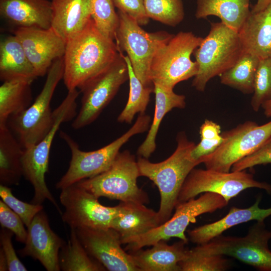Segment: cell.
<instances>
[{
    "instance_id": "6da1fadb",
    "label": "cell",
    "mask_w": 271,
    "mask_h": 271,
    "mask_svg": "<svg viewBox=\"0 0 271 271\" xmlns=\"http://www.w3.org/2000/svg\"><path fill=\"white\" fill-rule=\"evenodd\" d=\"M119 53L115 41L104 36L92 19L80 34L66 43L63 79L68 90H80Z\"/></svg>"
},
{
    "instance_id": "7a4b0ae2",
    "label": "cell",
    "mask_w": 271,
    "mask_h": 271,
    "mask_svg": "<svg viewBox=\"0 0 271 271\" xmlns=\"http://www.w3.org/2000/svg\"><path fill=\"white\" fill-rule=\"evenodd\" d=\"M176 140V150L165 160L154 163L141 157L137 160L140 176L149 178L159 189L161 201L158 213L160 225L172 216L180 190L190 172L202 163L192 156L196 144L188 139L184 131L179 132Z\"/></svg>"
},
{
    "instance_id": "3957f363",
    "label": "cell",
    "mask_w": 271,
    "mask_h": 271,
    "mask_svg": "<svg viewBox=\"0 0 271 271\" xmlns=\"http://www.w3.org/2000/svg\"><path fill=\"white\" fill-rule=\"evenodd\" d=\"M80 91L69 90L62 103L53 111L54 121L48 133L34 146L24 149L22 157L23 176L32 185L34 195L31 203L42 204L46 199L50 201L60 214L61 211L45 182L48 172L51 147L60 125L76 116V99Z\"/></svg>"
},
{
    "instance_id": "277c9868",
    "label": "cell",
    "mask_w": 271,
    "mask_h": 271,
    "mask_svg": "<svg viewBox=\"0 0 271 271\" xmlns=\"http://www.w3.org/2000/svg\"><path fill=\"white\" fill-rule=\"evenodd\" d=\"M150 122L149 115L141 113L133 125L120 137L103 147L89 152L81 151L70 136L61 131L60 136L68 146L71 158L67 172L56 184L57 189L62 190L107 170L122 146L133 136L147 130Z\"/></svg>"
},
{
    "instance_id": "5b68a950",
    "label": "cell",
    "mask_w": 271,
    "mask_h": 271,
    "mask_svg": "<svg viewBox=\"0 0 271 271\" xmlns=\"http://www.w3.org/2000/svg\"><path fill=\"white\" fill-rule=\"evenodd\" d=\"M243 53L237 32L221 22H210L208 34L193 53L199 70L192 86L199 91H204L211 79L232 67Z\"/></svg>"
},
{
    "instance_id": "8992f818",
    "label": "cell",
    "mask_w": 271,
    "mask_h": 271,
    "mask_svg": "<svg viewBox=\"0 0 271 271\" xmlns=\"http://www.w3.org/2000/svg\"><path fill=\"white\" fill-rule=\"evenodd\" d=\"M64 66L63 57L55 60L34 102L25 110L12 115L8 120V126L24 149L39 143L52 126L54 116L50 104L57 85L63 79Z\"/></svg>"
},
{
    "instance_id": "52a82bcc",
    "label": "cell",
    "mask_w": 271,
    "mask_h": 271,
    "mask_svg": "<svg viewBox=\"0 0 271 271\" xmlns=\"http://www.w3.org/2000/svg\"><path fill=\"white\" fill-rule=\"evenodd\" d=\"M203 38L192 32H180L155 53L150 67V78L153 84L173 89L178 83L194 77L198 73V63L191 56L202 43Z\"/></svg>"
},
{
    "instance_id": "ba28073f",
    "label": "cell",
    "mask_w": 271,
    "mask_h": 271,
    "mask_svg": "<svg viewBox=\"0 0 271 271\" xmlns=\"http://www.w3.org/2000/svg\"><path fill=\"white\" fill-rule=\"evenodd\" d=\"M140 176L135 156L125 150L118 154L107 170L76 184L98 198L145 204L149 202V198L138 186L137 179Z\"/></svg>"
},
{
    "instance_id": "9c48e42d",
    "label": "cell",
    "mask_w": 271,
    "mask_h": 271,
    "mask_svg": "<svg viewBox=\"0 0 271 271\" xmlns=\"http://www.w3.org/2000/svg\"><path fill=\"white\" fill-rule=\"evenodd\" d=\"M228 203L221 195L206 192L197 198L178 203L175 212L167 221L143 234L122 241L127 244L125 250L129 252L152 246L161 241L176 237L188 243L185 231L191 223H195L200 215L212 213L227 205Z\"/></svg>"
},
{
    "instance_id": "30bf717a",
    "label": "cell",
    "mask_w": 271,
    "mask_h": 271,
    "mask_svg": "<svg viewBox=\"0 0 271 271\" xmlns=\"http://www.w3.org/2000/svg\"><path fill=\"white\" fill-rule=\"evenodd\" d=\"M270 239L271 231L264 221H256L244 236L221 234L191 249L202 254L231 256L258 270L271 271Z\"/></svg>"
},
{
    "instance_id": "8fae6325",
    "label": "cell",
    "mask_w": 271,
    "mask_h": 271,
    "mask_svg": "<svg viewBox=\"0 0 271 271\" xmlns=\"http://www.w3.org/2000/svg\"><path fill=\"white\" fill-rule=\"evenodd\" d=\"M117 13L119 21L114 41L118 51L127 54L134 74L144 85L154 86L150 78L153 58L174 35L163 31L147 32L124 12Z\"/></svg>"
},
{
    "instance_id": "7c38bea8",
    "label": "cell",
    "mask_w": 271,
    "mask_h": 271,
    "mask_svg": "<svg viewBox=\"0 0 271 271\" xmlns=\"http://www.w3.org/2000/svg\"><path fill=\"white\" fill-rule=\"evenodd\" d=\"M252 188L262 189L271 195L270 184L256 180L253 174L245 170L224 172L194 168L183 183L177 203L206 192L219 194L228 203L243 190Z\"/></svg>"
},
{
    "instance_id": "4fadbf2b",
    "label": "cell",
    "mask_w": 271,
    "mask_h": 271,
    "mask_svg": "<svg viewBox=\"0 0 271 271\" xmlns=\"http://www.w3.org/2000/svg\"><path fill=\"white\" fill-rule=\"evenodd\" d=\"M223 141L202 159L207 169L228 172L232 166L257 150L271 137V121L259 125L250 120L221 133Z\"/></svg>"
},
{
    "instance_id": "5bb4252c",
    "label": "cell",
    "mask_w": 271,
    "mask_h": 271,
    "mask_svg": "<svg viewBox=\"0 0 271 271\" xmlns=\"http://www.w3.org/2000/svg\"><path fill=\"white\" fill-rule=\"evenodd\" d=\"M80 90L83 95L79 113L72 122L73 128H83L94 121L115 96L120 87L128 80V71L123 53Z\"/></svg>"
},
{
    "instance_id": "9a60e30c",
    "label": "cell",
    "mask_w": 271,
    "mask_h": 271,
    "mask_svg": "<svg viewBox=\"0 0 271 271\" xmlns=\"http://www.w3.org/2000/svg\"><path fill=\"white\" fill-rule=\"evenodd\" d=\"M61 190L60 201L65 208L62 219L71 228H108L118 214V205H103L98 198L76 183Z\"/></svg>"
},
{
    "instance_id": "2e32d148",
    "label": "cell",
    "mask_w": 271,
    "mask_h": 271,
    "mask_svg": "<svg viewBox=\"0 0 271 271\" xmlns=\"http://www.w3.org/2000/svg\"><path fill=\"white\" fill-rule=\"evenodd\" d=\"M87 252L109 271H138L130 254L121 247V237L114 229L75 228Z\"/></svg>"
},
{
    "instance_id": "e0dca14e",
    "label": "cell",
    "mask_w": 271,
    "mask_h": 271,
    "mask_svg": "<svg viewBox=\"0 0 271 271\" xmlns=\"http://www.w3.org/2000/svg\"><path fill=\"white\" fill-rule=\"evenodd\" d=\"M37 77L44 76L53 62L64 57L66 42L51 27L18 28L14 31Z\"/></svg>"
},
{
    "instance_id": "ac0fdd59",
    "label": "cell",
    "mask_w": 271,
    "mask_h": 271,
    "mask_svg": "<svg viewBox=\"0 0 271 271\" xmlns=\"http://www.w3.org/2000/svg\"><path fill=\"white\" fill-rule=\"evenodd\" d=\"M65 242L52 230L42 210L27 227L25 245L18 253L23 257L30 256L38 260L48 271H59V253Z\"/></svg>"
},
{
    "instance_id": "d6986e66",
    "label": "cell",
    "mask_w": 271,
    "mask_h": 271,
    "mask_svg": "<svg viewBox=\"0 0 271 271\" xmlns=\"http://www.w3.org/2000/svg\"><path fill=\"white\" fill-rule=\"evenodd\" d=\"M51 28L64 41L80 34L91 20L90 0H52Z\"/></svg>"
},
{
    "instance_id": "ffe728a7",
    "label": "cell",
    "mask_w": 271,
    "mask_h": 271,
    "mask_svg": "<svg viewBox=\"0 0 271 271\" xmlns=\"http://www.w3.org/2000/svg\"><path fill=\"white\" fill-rule=\"evenodd\" d=\"M0 15L18 28L47 29L51 27L52 3L49 0H0Z\"/></svg>"
},
{
    "instance_id": "44dd1931",
    "label": "cell",
    "mask_w": 271,
    "mask_h": 271,
    "mask_svg": "<svg viewBox=\"0 0 271 271\" xmlns=\"http://www.w3.org/2000/svg\"><path fill=\"white\" fill-rule=\"evenodd\" d=\"M261 200V196H258L253 204L247 208L232 207L220 219L188 230L189 239L194 243L201 244L222 234L223 232L234 226L252 220L264 221L271 216V207L260 208Z\"/></svg>"
},
{
    "instance_id": "7402d4cb",
    "label": "cell",
    "mask_w": 271,
    "mask_h": 271,
    "mask_svg": "<svg viewBox=\"0 0 271 271\" xmlns=\"http://www.w3.org/2000/svg\"><path fill=\"white\" fill-rule=\"evenodd\" d=\"M182 240L172 245L161 240L151 248H142L130 251L138 271H180L179 263L186 256L189 250Z\"/></svg>"
},
{
    "instance_id": "603a6c76",
    "label": "cell",
    "mask_w": 271,
    "mask_h": 271,
    "mask_svg": "<svg viewBox=\"0 0 271 271\" xmlns=\"http://www.w3.org/2000/svg\"><path fill=\"white\" fill-rule=\"evenodd\" d=\"M238 34L243 53L271 58V3L259 12H251Z\"/></svg>"
},
{
    "instance_id": "cb8c5ba5",
    "label": "cell",
    "mask_w": 271,
    "mask_h": 271,
    "mask_svg": "<svg viewBox=\"0 0 271 271\" xmlns=\"http://www.w3.org/2000/svg\"><path fill=\"white\" fill-rule=\"evenodd\" d=\"M119 211L110 227L116 230L122 240L146 233L160 225L158 211L145 204L120 202Z\"/></svg>"
},
{
    "instance_id": "d4e9b609",
    "label": "cell",
    "mask_w": 271,
    "mask_h": 271,
    "mask_svg": "<svg viewBox=\"0 0 271 271\" xmlns=\"http://www.w3.org/2000/svg\"><path fill=\"white\" fill-rule=\"evenodd\" d=\"M38 77L17 37L7 36L0 42V79L5 81L17 78L35 80Z\"/></svg>"
},
{
    "instance_id": "484cf974",
    "label": "cell",
    "mask_w": 271,
    "mask_h": 271,
    "mask_svg": "<svg viewBox=\"0 0 271 271\" xmlns=\"http://www.w3.org/2000/svg\"><path fill=\"white\" fill-rule=\"evenodd\" d=\"M155 107L153 121L148 134L137 150L139 156L146 159L151 156L156 149V137L165 115L174 108H184L186 106V97L178 94L170 89L155 84Z\"/></svg>"
},
{
    "instance_id": "4316f807",
    "label": "cell",
    "mask_w": 271,
    "mask_h": 271,
    "mask_svg": "<svg viewBox=\"0 0 271 271\" xmlns=\"http://www.w3.org/2000/svg\"><path fill=\"white\" fill-rule=\"evenodd\" d=\"M196 19L216 16L238 33L251 12L250 0H196Z\"/></svg>"
},
{
    "instance_id": "83f0119b",
    "label": "cell",
    "mask_w": 271,
    "mask_h": 271,
    "mask_svg": "<svg viewBox=\"0 0 271 271\" xmlns=\"http://www.w3.org/2000/svg\"><path fill=\"white\" fill-rule=\"evenodd\" d=\"M22 147L8 125L0 127L1 185H18L23 176Z\"/></svg>"
},
{
    "instance_id": "f1b7e54d",
    "label": "cell",
    "mask_w": 271,
    "mask_h": 271,
    "mask_svg": "<svg viewBox=\"0 0 271 271\" xmlns=\"http://www.w3.org/2000/svg\"><path fill=\"white\" fill-rule=\"evenodd\" d=\"M33 81L17 78L4 81L0 86V127L8 125L11 116L25 110L31 105Z\"/></svg>"
},
{
    "instance_id": "f546056e",
    "label": "cell",
    "mask_w": 271,
    "mask_h": 271,
    "mask_svg": "<svg viewBox=\"0 0 271 271\" xmlns=\"http://www.w3.org/2000/svg\"><path fill=\"white\" fill-rule=\"evenodd\" d=\"M60 269L63 271H104L106 268L87 252L71 228L69 238L59 253Z\"/></svg>"
},
{
    "instance_id": "4dcf8cb0",
    "label": "cell",
    "mask_w": 271,
    "mask_h": 271,
    "mask_svg": "<svg viewBox=\"0 0 271 271\" xmlns=\"http://www.w3.org/2000/svg\"><path fill=\"white\" fill-rule=\"evenodd\" d=\"M259 59L255 55L243 53L232 67L219 76L221 83L244 94L253 93Z\"/></svg>"
},
{
    "instance_id": "1f68e13d",
    "label": "cell",
    "mask_w": 271,
    "mask_h": 271,
    "mask_svg": "<svg viewBox=\"0 0 271 271\" xmlns=\"http://www.w3.org/2000/svg\"><path fill=\"white\" fill-rule=\"evenodd\" d=\"M123 57L128 67L129 92L127 102L117 119L119 122L130 123L136 114L145 113L154 86L144 85L134 74L128 56Z\"/></svg>"
},
{
    "instance_id": "d6a6232c",
    "label": "cell",
    "mask_w": 271,
    "mask_h": 271,
    "mask_svg": "<svg viewBox=\"0 0 271 271\" xmlns=\"http://www.w3.org/2000/svg\"><path fill=\"white\" fill-rule=\"evenodd\" d=\"M148 17L165 25L176 27L184 19L182 0H144Z\"/></svg>"
},
{
    "instance_id": "836d02e7",
    "label": "cell",
    "mask_w": 271,
    "mask_h": 271,
    "mask_svg": "<svg viewBox=\"0 0 271 271\" xmlns=\"http://www.w3.org/2000/svg\"><path fill=\"white\" fill-rule=\"evenodd\" d=\"M92 18L99 31L105 37L114 40L118 24V16L112 0H90Z\"/></svg>"
},
{
    "instance_id": "e575fe53",
    "label": "cell",
    "mask_w": 271,
    "mask_h": 271,
    "mask_svg": "<svg viewBox=\"0 0 271 271\" xmlns=\"http://www.w3.org/2000/svg\"><path fill=\"white\" fill-rule=\"evenodd\" d=\"M179 266L180 271H224L230 262L223 255L202 254L189 249Z\"/></svg>"
},
{
    "instance_id": "d590c367",
    "label": "cell",
    "mask_w": 271,
    "mask_h": 271,
    "mask_svg": "<svg viewBox=\"0 0 271 271\" xmlns=\"http://www.w3.org/2000/svg\"><path fill=\"white\" fill-rule=\"evenodd\" d=\"M271 100V58L260 59L255 74L250 104L257 112L265 102Z\"/></svg>"
},
{
    "instance_id": "8d00e7d4",
    "label": "cell",
    "mask_w": 271,
    "mask_h": 271,
    "mask_svg": "<svg viewBox=\"0 0 271 271\" xmlns=\"http://www.w3.org/2000/svg\"><path fill=\"white\" fill-rule=\"evenodd\" d=\"M0 196L2 201L20 217L27 227L36 215L43 210L42 204L28 203L17 198L9 186L0 185Z\"/></svg>"
},
{
    "instance_id": "74e56055",
    "label": "cell",
    "mask_w": 271,
    "mask_h": 271,
    "mask_svg": "<svg viewBox=\"0 0 271 271\" xmlns=\"http://www.w3.org/2000/svg\"><path fill=\"white\" fill-rule=\"evenodd\" d=\"M0 224L2 228L11 231L17 241L25 243L27 230L20 217L12 210L2 200H0Z\"/></svg>"
},
{
    "instance_id": "f35d334b",
    "label": "cell",
    "mask_w": 271,
    "mask_h": 271,
    "mask_svg": "<svg viewBox=\"0 0 271 271\" xmlns=\"http://www.w3.org/2000/svg\"><path fill=\"white\" fill-rule=\"evenodd\" d=\"M267 164H271V137L254 152L235 163L231 171H243L255 166Z\"/></svg>"
},
{
    "instance_id": "ab89813d",
    "label": "cell",
    "mask_w": 271,
    "mask_h": 271,
    "mask_svg": "<svg viewBox=\"0 0 271 271\" xmlns=\"http://www.w3.org/2000/svg\"><path fill=\"white\" fill-rule=\"evenodd\" d=\"M13 235L14 233L8 229L2 228L1 229V250L6 257L8 270L27 271V268L18 258L13 247L12 241Z\"/></svg>"
},
{
    "instance_id": "60d3db41",
    "label": "cell",
    "mask_w": 271,
    "mask_h": 271,
    "mask_svg": "<svg viewBox=\"0 0 271 271\" xmlns=\"http://www.w3.org/2000/svg\"><path fill=\"white\" fill-rule=\"evenodd\" d=\"M118 10L126 13L142 26L149 22L144 5V0H112Z\"/></svg>"
},
{
    "instance_id": "b9f144b4",
    "label": "cell",
    "mask_w": 271,
    "mask_h": 271,
    "mask_svg": "<svg viewBox=\"0 0 271 271\" xmlns=\"http://www.w3.org/2000/svg\"><path fill=\"white\" fill-rule=\"evenodd\" d=\"M222 141V135L213 139H201L200 142L194 147L191 153L192 156L202 163V159L214 152Z\"/></svg>"
},
{
    "instance_id": "7bdbcfd3",
    "label": "cell",
    "mask_w": 271,
    "mask_h": 271,
    "mask_svg": "<svg viewBox=\"0 0 271 271\" xmlns=\"http://www.w3.org/2000/svg\"><path fill=\"white\" fill-rule=\"evenodd\" d=\"M200 139H213L221 136L220 126L217 123L206 119L200 127Z\"/></svg>"
},
{
    "instance_id": "ee69618b",
    "label": "cell",
    "mask_w": 271,
    "mask_h": 271,
    "mask_svg": "<svg viewBox=\"0 0 271 271\" xmlns=\"http://www.w3.org/2000/svg\"><path fill=\"white\" fill-rule=\"evenodd\" d=\"M270 3L271 0H257L251 12L253 13L259 12L265 9Z\"/></svg>"
},
{
    "instance_id": "f6af8a7d",
    "label": "cell",
    "mask_w": 271,
    "mask_h": 271,
    "mask_svg": "<svg viewBox=\"0 0 271 271\" xmlns=\"http://www.w3.org/2000/svg\"><path fill=\"white\" fill-rule=\"evenodd\" d=\"M261 107L263 109L264 115L267 117H271V100L263 103Z\"/></svg>"
},
{
    "instance_id": "bcb514c9",
    "label": "cell",
    "mask_w": 271,
    "mask_h": 271,
    "mask_svg": "<svg viewBox=\"0 0 271 271\" xmlns=\"http://www.w3.org/2000/svg\"><path fill=\"white\" fill-rule=\"evenodd\" d=\"M0 270H8L7 262L5 255L2 250L0 249Z\"/></svg>"
}]
</instances>
